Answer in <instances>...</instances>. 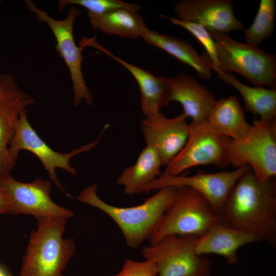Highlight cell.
I'll return each instance as SVG.
<instances>
[{
    "mask_svg": "<svg viewBox=\"0 0 276 276\" xmlns=\"http://www.w3.org/2000/svg\"><path fill=\"white\" fill-rule=\"evenodd\" d=\"M227 225L276 246L275 177L260 180L250 168L237 180L220 212Z\"/></svg>",
    "mask_w": 276,
    "mask_h": 276,
    "instance_id": "cell-1",
    "label": "cell"
},
{
    "mask_svg": "<svg viewBox=\"0 0 276 276\" xmlns=\"http://www.w3.org/2000/svg\"><path fill=\"white\" fill-rule=\"evenodd\" d=\"M98 185L84 188L77 197L81 202L95 207L110 217L124 236L126 245L136 249L154 235L174 198V188L165 187L145 199L142 203L131 207H119L108 204L97 194Z\"/></svg>",
    "mask_w": 276,
    "mask_h": 276,
    "instance_id": "cell-2",
    "label": "cell"
},
{
    "mask_svg": "<svg viewBox=\"0 0 276 276\" xmlns=\"http://www.w3.org/2000/svg\"><path fill=\"white\" fill-rule=\"evenodd\" d=\"M66 222L59 218L37 220L22 259L19 276H64L76 249L73 241L63 237Z\"/></svg>",
    "mask_w": 276,
    "mask_h": 276,
    "instance_id": "cell-3",
    "label": "cell"
},
{
    "mask_svg": "<svg viewBox=\"0 0 276 276\" xmlns=\"http://www.w3.org/2000/svg\"><path fill=\"white\" fill-rule=\"evenodd\" d=\"M174 198L157 231L149 239L150 245L170 235L200 237L221 220L201 194L186 186L173 187Z\"/></svg>",
    "mask_w": 276,
    "mask_h": 276,
    "instance_id": "cell-4",
    "label": "cell"
},
{
    "mask_svg": "<svg viewBox=\"0 0 276 276\" xmlns=\"http://www.w3.org/2000/svg\"><path fill=\"white\" fill-rule=\"evenodd\" d=\"M209 33L215 42L221 72L237 73L255 86L275 88L274 55L257 47L237 41L228 34Z\"/></svg>",
    "mask_w": 276,
    "mask_h": 276,
    "instance_id": "cell-5",
    "label": "cell"
},
{
    "mask_svg": "<svg viewBox=\"0 0 276 276\" xmlns=\"http://www.w3.org/2000/svg\"><path fill=\"white\" fill-rule=\"evenodd\" d=\"M229 165L236 168L248 165L255 176L267 180L276 176V120L255 117L251 129L243 139H228Z\"/></svg>",
    "mask_w": 276,
    "mask_h": 276,
    "instance_id": "cell-6",
    "label": "cell"
},
{
    "mask_svg": "<svg viewBox=\"0 0 276 276\" xmlns=\"http://www.w3.org/2000/svg\"><path fill=\"white\" fill-rule=\"evenodd\" d=\"M197 239L168 236L154 245L144 246L141 254L145 260L155 263L157 276H211L210 261L196 252Z\"/></svg>",
    "mask_w": 276,
    "mask_h": 276,
    "instance_id": "cell-7",
    "label": "cell"
},
{
    "mask_svg": "<svg viewBox=\"0 0 276 276\" xmlns=\"http://www.w3.org/2000/svg\"><path fill=\"white\" fill-rule=\"evenodd\" d=\"M228 139L216 132L206 120L196 124L190 122L185 145L166 166L163 174L177 176L188 169L202 165L227 167Z\"/></svg>",
    "mask_w": 276,
    "mask_h": 276,
    "instance_id": "cell-8",
    "label": "cell"
},
{
    "mask_svg": "<svg viewBox=\"0 0 276 276\" xmlns=\"http://www.w3.org/2000/svg\"><path fill=\"white\" fill-rule=\"evenodd\" d=\"M109 126V124L105 125L99 136L93 142L74 149L69 153L62 154L53 150L38 135L30 124L27 110L25 108L20 112L16 122L15 134L9 148V154L11 159L16 163L20 150H27L32 153L40 160L48 172L50 179L58 188L65 193L58 179L56 169L61 168L71 174L76 175V170L70 165L71 158L96 146Z\"/></svg>",
    "mask_w": 276,
    "mask_h": 276,
    "instance_id": "cell-9",
    "label": "cell"
},
{
    "mask_svg": "<svg viewBox=\"0 0 276 276\" xmlns=\"http://www.w3.org/2000/svg\"><path fill=\"white\" fill-rule=\"evenodd\" d=\"M27 8L35 14L40 22H45L52 31L57 44L55 49L62 58L68 68L74 90L73 104L79 106L83 99L89 105L93 103L92 96L85 82L81 70V63L84 59L81 52L83 47L77 46L74 41L73 28L75 19L80 15V10L72 6L66 17L62 20H55L45 11L36 7L30 0L25 1Z\"/></svg>",
    "mask_w": 276,
    "mask_h": 276,
    "instance_id": "cell-10",
    "label": "cell"
},
{
    "mask_svg": "<svg viewBox=\"0 0 276 276\" xmlns=\"http://www.w3.org/2000/svg\"><path fill=\"white\" fill-rule=\"evenodd\" d=\"M0 186L12 203L10 214L31 215L37 220L48 218L67 219L73 212L53 201L50 198V180L37 178L31 182H22L11 175L0 180Z\"/></svg>",
    "mask_w": 276,
    "mask_h": 276,
    "instance_id": "cell-11",
    "label": "cell"
},
{
    "mask_svg": "<svg viewBox=\"0 0 276 276\" xmlns=\"http://www.w3.org/2000/svg\"><path fill=\"white\" fill-rule=\"evenodd\" d=\"M250 168L245 165L233 171L211 173L199 172L191 176H170L163 174L145 186L143 192L168 187H188L201 194L220 213L235 184Z\"/></svg>",
    "mask_w": 276,
    "mask_h": 276,
    "instance_id": "cell-12",
    "label": "cell"
},
{
    "mask_svg": "<svg viewBox=\"0 0 276 276\" xmlns=\"http://www.w3.org/2000/svg\"><path fill=\"white\" fill-rule=\"evenodd\" d=\"M10 75H0V180L11 175L15 165L9 148L20 112L34 102Z\"/></svg>",
    "mask_w": 276,
    "mask_h": 276,
    "instance_id": "cell-13",
    "label": "cell"
},
{
    "mask_svg": "<svg viewBox=\"0 0 276 276\" xmlns=\"http://www.w3.org/2000/svg\"><path fill=\"white\" fill-rule=\"evenodd\" d=\"M187 118L183 112L169 118L159 112L142 120L141 129L146 145L156 150L163 166H166L185 145L189 135Z\"/></svg>",
    "mask_w": 276,
    "mask_h": 276,
    "instance_id": "cell-14",
    "label": "cell"
},
{
    "mask_svg": "<svg viewBox=\"0 0 276 276\" xmlns=\"http://www.w3.org/2000/svg\"><path fill=\"white\" fill-rule=\"evenodd\" d=\"M176 18L199 24L209 32L228 34L243 30L230 0H181L174 5Z\"/></svg>",
    "mask_w": 276,
    "mask_h": 276,
    "instance_id": "cell-15",
    "label": "cell"
},
{
    "mask_svg": "<svg viewBox=\"0 0 276 276\" xmlns=\"http://www.w3.org/2000/svg\"><path fill=\"white\" fill-rule=\"evenodd\" d=\"M90 47L104 52L124 66L136 81L141 92V108L145 117L160 112L162 107L170 104L169 96L171 78L157 77L150 72L116 56L99 44L96 40L91 41Z\"/></svg>",
    "mask_w": 276,
    "mask_h": 276,
    "instance_id": "cell-16",
    "label": "cell"
},
{
    "mask_svg": "<svg viewBox=\"0 0 276 276\" xmlns=\"http://www.w3.org/2000/svg\"><path fill=\"white\" fill-rule=\"evenodd\" d=\"M169 101L179 102L191 123L207 120L216 99L213 93L194 77L180 73L171 78Z\"/></svg>",
    "mask_w": 276,
    "mask_h": 276,
    "instance_id": "cell-17",
    "label": "cell"
},
{
    "mask_svg": "<svg viewBox=\"0 0 276 276\" xmlns=\"http://www.w3.org/2000/svg\"><path fill=\"white\" fill-rule=\"evenodd\" d=\"M259 241H262L258 236L232 227L221 220L198 238L195 251L200 256H221L228 264H234L238 261L237 251L241 247Z\"/></svg>",
    "mask_w": 276,
    "mask_h": 276,
    "instance_id": "cell-18",
    "label": "cell"
},
{
    "mask_svg": "<svg viewBox=\"0 0 276 276\" xmlns=\"http://www.w3.org/2000/svg\"><path fill=\"white\" fill-rule=\"evenodd\" d=\"M206 121L216 132L233 140L244 139L251 128L238 98L232 95L216 101Z\"/></svg>",
    "mask_w": 276,
    "mask_h": 276,
    "instance_id": "cell-19",
    "label": "cell"
},
{
    "mask_svg": "<svg viewBox=\"0 0 276 276\" xmlns=\"http://www.w3.org/2000/svg\"><path fill=\"white\" fill-rule=\"evenodd\" d=\"M142 37L147 43L163 50L194 68L199 78L205 80L211 79L212 65L209 58L200 55L185 40L150 30L148 28Z\"/></svg>",
    "mask_w": 276,
    "mask_h": 276,
    "instance_id": "cell-20",
    "label": "cell"
},
{
    "mask_svg": "<svg viewBox=\"0 0 276 276\" xmlns=\"http://www.w3.org/2000/svg\"><path fill=\"white\" fill-rule=\"evenodd\" d=\"M160 158L152 146L146 145L132 166L122 172L117 183L123 187L124 193L133 195L143 192V188L162 174Z\"/></svg>",
    "mask_w": 276,
    "mask_h": 276,
    "instance_id": "cell-21",
    "label": "cell"
},
{
    "mask_svg": "<svg viewBox=\"0 0 276 276\" xmlns=\"http://www.w3.org/2000/svg\"><path fill=\"white\" fill-rule=\"evenodd\" d=\"M92 28L124 38L142 37L148 29L143 17L137 11L118 9L99 15L87 13Z\"/></svg>",
    "mask_w": 276,
    "mask_h": 276,
    "instance_id": "cell-22",
    "label": "cell"
},
{
    "mask_svg": "<svg viewBox=\"0 0 276 276\" xmlns=\"http://www.w3.org/2000/svg\"><path fill=\"white\" fill-rule=\"evenodd\" d=\"M219 78L234 87L242 96L245 109L260 119L276 120V88L250 86L241 82L230 72L217 73Z\"/></svg>",
    "mask_w": 276,
    "mask_h": 276,
    "instance_id": "cell-23",
    "label": "cell"
},
{
    "mask_svg": "<svg viewBox=\"0 0 276 276\" xmlns=\"http://www.w3.org/2000/svg\"><path fill=\"white\" fill-rule=\"evenodd\" d=\"M275 4V0L260 1L252 24L243 30L246 43L258 47L263 40L271 35L274 27Z\"/></svg>",
    "mask_w": 276,
    "mask_h": 276,
    "instance_id": "cell-24",
    "label": "cell"
},
{
    "mask_svg": "<svg viewBox=\"0 0 276 276\" xmlns=\"http://www.w3.org/2000/svg\"><path fill=\"white\" fill-rule=\"evenodd\" d=\"M161 16L168 19L172 24L183 28L197 39L207 53L208 57L212 64V70L217 74L221 72L215 42L205 28L199 24L183 21L175 17L164 15Z\"/></svg>",
    "mask_w": 276,
    "mask_h": 276,
    "instance_id": "cell-25",
    "label": "cell"
},
{
    "mask_svg": "<svg viewBox=\"0 0 276 276\" xmlns=\"http://www.w3.org/2000/svg\"><path fill=\"white\" fill-rule=\"evenodd\" d=\"M58 4L59 11L67 5H79L85 8L87 13L94 15L102 14L118 9H128L138 12L141 8L138 5L120 0H60Z\"/></svg>",
    "mask_w": 276,
    "mask_h": 276,
    "instance_id": "cell-26",
    "label": "cell"
},
{
    "mask_svg": "<svg viewBox=\"0 0 276 276\" xmlns=\"http://www.w3.org/2000/svg\"><path fill=\"white\" fill-rule=\"evenodd\" d=\"M157 270L155 263L151 260L137 261L126 260L121 271L111 276H157Z\"/></svg>",
    "mask_w": 276,
    "mask_h": 276,
    "instance_id": "cell-27",
    "label": "cell"
},
{
    "mask_svg": "<svg viewBox=\"0 0 276 276\" xmlns=\"http://www.w3.org/2000/svg\"><path fill=\"white\" fill-rule=\"evenodd\" d=\"M11 207L10 199L0 186V214H10Z\"/></svg>",
    "mask_w": 276,
    "mask_h": 276,
    "instance_id": "cell-28",
    "label": "cell"
},
{
    "mask_svg": "<svg viewBox=\"0 0 276 276\" xmlns=\"http://www.w3.org/2000/svg\"><path fill=\"white\" fill-rule=\"evenodd\" d=\"M0 276H8V273L7 274L4 270L0 267Z\"/></svg>",
    "mask_w": 276,
    "mask_h": 276,
    "instance_id": "cell-29",
    "label": "cell"
},
{
    "mask_svg": "<svg viewBox=\"0 0 276 276\" xmlns=\"http://www.w3.org/2000/svg\"><path fill=\"white\" fill-rule=\"evenodd\" d=\"M8 276H13L11 273H8Z\"/></svg>",
    "mask_w": 276,
    "mask_h": 276,
    "instance_id": "cell-30",
    "label": "cell"
}]
</instances>
